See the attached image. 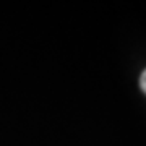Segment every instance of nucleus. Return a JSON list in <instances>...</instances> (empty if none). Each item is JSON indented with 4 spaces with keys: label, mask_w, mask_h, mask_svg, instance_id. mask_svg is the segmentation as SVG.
Listing matches in <instances>:
<instances>
[{
    "label": "nucleus",
    "mask_w": 146,
    "mask_h": 146,
    "mask_svg": "<svg viewBox=\"0 0 146 146\" xmlns=\"http://www.w3.org/2000/svg\"><path fill=\"white\" fill-rule=\"evenodd\" d=\"M140 88H141V91L146 94V70L141 73V76H140Z\"/></svg>",
    "instance_id": "1"
}]
</instances>
